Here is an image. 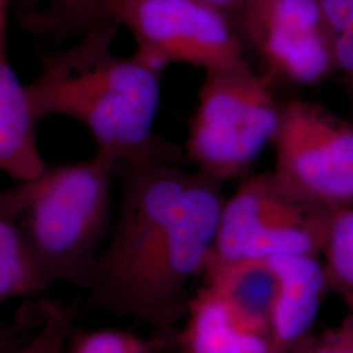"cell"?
<instances>
[{"mask_svg":"<svg viewBox=\"0 0 353 353\" xmlns=\"http://www.w3.org/2000/svg\"><path fill=\"white\" fill-rule=\"evenodd\" d=\"M114 174L118 214L81 312L176 327L189 313L191 281L214 252L227 202L223 182L172 161L118 163Z\"/></svg>","mask_w":353,"mask_h":353,"instance_id":"6da1fadb","label":"cell"},{"mask_svg":"<svg viewBox=\"0 0 353 353\" xmlns=\"http://www.w3.org/2000/svg\"><path fill=\"white\" fill-rule=\"evenodd\" d=\"M118 24L100 26L67 49H38L39 71L26 85L38 122L59 114L81 123L113 164L183 163V147L153 134L164 70L112 50Z\"/></svg>","mask_w":353,"mask_h":353,"instance_id":"7a4b0ae2","label":"cell"},{"mask_svg":"<svg viewBox=\"0 0 353 353\" xmlns=\"http://www.w3.org/2000/svg\"><path fill=\"white\" fill-rule=\"evenodd\" d=\"M114 164L92 160L48 166L0 194V217L20 229L43 283L85 290L110 227Z\"/></svg>","mask_w":353,"mask_h":353,"instance_id":"3957f363","label":"cell"},{"mask_svg":"<svg viewBox=\"0 0 353 353\" xmlns=\"http://www.w3.org/2000/svg\"><path fill=\"white\" fill-rule=\"evenodd\" d=\"M274 81L245 61L205 71L183 145V161L225 182L245 176L272 143L280 121Z\"/></svg>","mask_w":353,"mask_h":353,"instance_id":"277c9868","label":"cell"},{"mask_svg":"<svg viewBox=\"0 0 353 353\" xmlns=\"http://www.w3.org/2000/svg\"><path fill=\"white\" fill-rule=\"evenodd\" d=\"M272 144L271 174L284 194L316 211L353 205V121L290 100L281 103Z\"/></svg>","mask_w":353,"mask_h":353,"instance_id":"5b68a950","label":"cell"},{"mask_svg":"<svg viewBox=\"0 0 353 353\" xmlns=\"http://www.w3.org/2000/svg\"><path fill=\"white\" fill-rule=\"evenodd\" d=\"M109 16L126 26L137 54L165 70L186 63L212 71L245 62V45L227 14L199 0H106Z\"/></svg>","mask_w":353,"mask_h":353,"instance_id":"8992f818","label":"cell"},{"mask_svg":"<svg viewBox=\"0 0 353 353\" xmlns=\"http://www.w3.org/2000/svg\"><path fill=\"white\" fill-rule=\"evenodd\" d=\"M323 214L284 194L271 172L246 176L224 204L210 259L232 263L319 255Z\"/></svg>","mask_w":353,"mask_h":353,"instance_id":"52a82bcc","label":"cell"},{"mask_svg":"<svg viewBox=\"0 0 353 353\" xmlns=\"http://www.w3.org/2000/svg\"><path fill=\"white\" fill-rule=\"evenodd\" d=\"M233 24L274 83L310 85L335 71L316 0H245Z\"/></svg>","mask_w":353,"mask_h":353,"instance_id":"ba28073f","label":"cell"},{"mask_svg":"<svg viewBox=\"0 0 353 353\" xmlns=\"http://www.w3.org/2000/svg\"><path fill=\"white\" fill-rule=\"evenodd\" d=\"M267 261L276 278V293L270 316L272 353H290L314 334V325L327 278L321 255L294 254Z\"/></svg>","mask_w":353,"mask_h":353,"instance_id":"9c48e42d","label":"cell"},{"mask_svg":"<svg viewBox=\"0 0 353 353\" xmlns=\"http://www.w3.org/2000/svg\"><path fill=\"white\" fill-rule=\"evenodd\" d=\"M181 353H272L268 332L241 316L211 285L203 283L178 330Z\"/></svg>","mask_w":353,"mask_h":353,"instance_id":"30bf717a","label":"cell"},{"mask_svg":"<svg viewBox=\"0 0 353 353\" xmlns=\"http://www.w3.org/2000/svg\"><path fill=\"white\" fill-rule=\"evenodd\" d=\"M37 125L26 85L10 62L7 38H0V168L16 182L49 166L38 148Z\"/></svg>","mask_w":353,"mask_h":353,"instance_id":"8fae6325","label":"cell"},{"mask_svg":"<svg viewBox=\"0 0 353 353\" xmlns=\"http://www.w3.org/2000/svg\"><path fill=\"white\" fill-rule=\"evenodd\" d=\"M10 14L33 37L52 43L114 23L106 0H11Z\"/></svg>","mask_w":353,"mask_h":353,"instance_id":"7c38bea8","label":"cell"},{"mask_svg":"<svg viewBox=\"0 0 353 353\" xmlns=\"http://www.w3.org/2000/svg\"><path fill=\"white\" fill-rule=\"evenodd\" d=\"M319 255L328 290L338 294L353 313V205L325 210Z\"/></svg>","mask_w":353,"mask_h":353,"instance_id":"4fadbf2b","label":"cell"},{"mask_svg":"<svg viewBox=\"0 0 353 353\" xmlns=\"http://www.w3.org/2000/svg\"><path fill=\"white\" fill-rule=\"evenodd\" d=\"M48 288L16 223L0 217V300L36 296Z\"/></svg>","mask_w":353,"mask_h":353,"instance_id":"5bb4252c","label":"cell"},{"mask_svg":"<svg viewBox=\"0 0 353 353\" xmlns=\"http://www.w3.org/2000/svg\"><path fill=\"white\" fill-rule=\"evenodd\" d=\"M65 353H181L178 328L153 330L150 336L141 338L130 330L72 327Z\"/></svg>","mask_w":353,"mask_h":353,"instance_id":"9a60e30c","label":"cell"},{"mask_svg":"<svg viewBox=\"0 0 353 353\" xmlns=\"http://www.w3.org/2000/svg\"><path fill=\"white\" fill-rule=\"evenodd\" d=\"M334 52L335 72L341 77L353 113V0H316Z\"/></svg>","mask_w":353,"mask_h":353,"instance_id":"2e32d148","label":"cell"},{"mask_svg":"<svg viewBox=\"0 0 353 353\" xmlns=\"http://www.w3.org/2000/svg\"><path fill=\"white\" fill-rule=\"evenodd\" d=\"M41 328L26 345L3 353H65L68 335L76 316L81 313L77 303H65L45 299L38 303Z\"/></svg>","mask_w":353,"mask_h":353,"instance_id":"e0dca14e","label":"cell"},{"mask_svg":"<svg viewBox=\"0 0 353 353\" xmlns=\"http://www.w3.org/2000/svg\"><path fill=\"white\" fill-rule=\"evenodd\" d=\"M339 353H353V313L343 318L338 327L328 330Z\"/></svg>","mask_w":353,"mask_h":353,"instance_id":"ac0fdd59","label":"cell"},{"mask_svg":"<svg viewBox=\"0 0 353 353\" xmlns=\"http://www.w3.org/2000/svg\"><path fill=\"white\" fill-rule=\"evenodd\" d=\"M290 353H339L330 332L325 331L321 335H313L303 343L299 348Z\"/></svg>","mask_w":353,"mask_h":353,"instance_id":"d6986e66","label":"cell"},{"mask_svg":"<svg viewBox=\"0 0 353 353\" xmlns=\"http://www.w3.org/2000/svg\"><path fill=\"white\" fill-rule=\"evenodd\" d=\"M199 1L205 3L216 10L225 13L228 17L233 21L236 19L237 13L240 12L241 7L245 0H199Z\"/></svg>","mask_w":353,"mask_h":353,"instance_id":"ffe728a7","label":"cell"},{"mask_svg":"<svg viewBox=\"0 0 353 353\" xmlns=\"http://www.w3.org/2000/svg\"><path fill=\"white\" fill-rule=\"evenodd\" d=\"M11 0H0V37H7V23Z\"/></svg>","mask_w":353,"mask_h":353,"instance_id":"44dd1931","label":"cell"}]
</instances>
